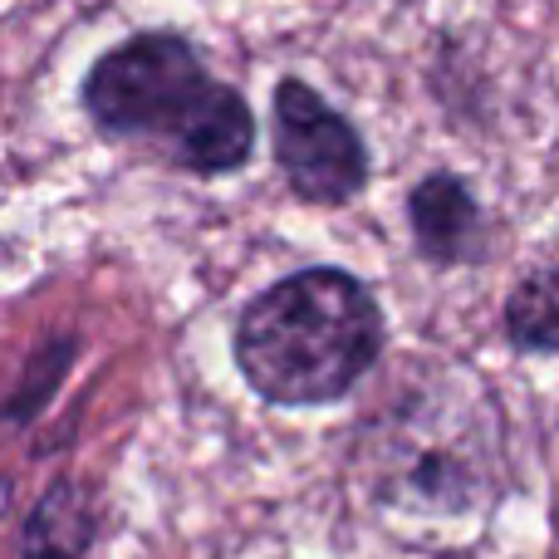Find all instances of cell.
<instances>
[{"instance_id":"6da1fadb","label":"cell","mask_w":559,"mask_h":559,"mask_svg":"<svg viewBox=\"0 0 559 559\" xmlns=\"http://www.w3.org/2000/svg\"><path fill=\"white\" fill-rule=\"evenodd\" d=\"M74 104L104 147L143 153L187 182L241 177L261 153V118L182 25H138L79 74Z\"/></svg>"},{"instance_id":"7a4b0ae2","label":"cell","mask_w":559,"mask_h":559,"mask_svg":"<svg viewBox=\"0 0 559 559\" xmlns=\"http://www.w3.org/2000/svg\"><path fill=\"white\" fill-rule=\"evenodd\" d=\"M354 486L378 515L423 525L491 521L506 506L511 462L496 397L447 364L378 397L348 437Z\"/></svg>"},{"instance_id":"52a82bcc","label":"cell","mask_w":559,"mask_h":559,"mask_svg":"<svg viewBox=\"0 0 559 559\" xmlns=\"http://www.w3.org/2000/svg\"><path fill=\"white\" fill-rule=\"evenodd\" d=\"M496 329L515 358H559V241L511 280Z\"/></svg>"},{"instance_id":"8992f818","label":"cell","mask_w":559,"mask_h":559,"mask_svg":"<svg viewBox=\"0 0 559 559\" xmlns=\"http://www.w3.org/2000/svg\"><path fill=\"white\" fill-rule=\"evenodd\" d=\"M108 531L104 491L88 476H49L15 521V559H88Z\"/></svg>"},{"instance_id":"5b68a950","label":"cell","mask_w":559,"mask_h":559,"mask_svg":"<svg viewBox=\"0 0 559 559\" xmlns=\"http://www.w3.org/2000/svg\"><path fill=\"white\" fill-rule=\"evenodd\" d=\"M403 222L413 255L427 271H476L496 255V222L481 187L456 167H427L403 192Z\"/></svg>"},{"instance_id":"9c48e42d","label":"cell","mask_w":559,"mask_h":559,"mask_svg":"<svg viewBox=\"0 0 559 559\" xmlns=\"http://www.w3.org/2000/svg\"><path fill=\"white\" fill-rule=\"evenodd\" d=\"M550 559H559V550H555V555H550Z\"/></svg>"},{"instance_id":"3957f363","label":"cell","mask_w":559,"mask_h":559,"mask_svg":"<svg viewBox=\"0 0 559 559\" xmlns=\"http://www.w3.org/2000/svg\"><path fill=\"white\" fill-rule=\"evenodd\" d=\"M393 324L378 289L348 265H295L241 299L231 368L275 413L338 407L383 368Z\"/></svg>"},{"instance_id":"ba28073f","label":"cell","mask_w":559,"mask_h":559,"mask_svg":"<svg viewBox=\"0 0 559 559\" xmlns=\"http://www.w3.org/2000/svg\"><path fill=\"white\" fill-rule=\"evenodd\" d=\"M79 354H84V334H79V329H55V334L29 344L25 364L15 368V383H10V393H5L10 437H25L29 427L55 407V397L64 393L69 373L79 368Z\"/></svg>"},{"instance_id":"277c9868","label":"cell","mask_w":559,"mask_h":559,"mask_svg":"<svg viewBox=\"0 0 559 559\" xmlns=\"http://www.w3.org/2000/svg\"><path fill=\"white\" fill-rule=\"evenodd\" d=\"M265 143L280 187L309 212H344L373 187L368 133L305 74H280L271 84Z\"/></svg>"}]
</instances>
